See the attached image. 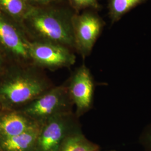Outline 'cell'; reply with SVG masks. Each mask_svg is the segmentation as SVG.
Masks as SVG:
<instances>
[{"label": "cell", "instance_id": "obj_6", "mask_svg": "<svg viewBox=\"0 0 151 151\" xmlns=\"http://www.w3.org/2000/svg\"><path fill=\"white\" fill-rule=\"evenodd\" d=\"M30 42L22 26L8 17L0 16V45L18 64L32 65Z\"/></svg>", "mask_w": 151, "mask_h": 151}, {"label": "cell", "instance_id": "obj_18", "mask_svg": "<svg viewBox=\"0 0 151 151\" xmlns=\"http://www.w3.org/2000/svg\"><path fill=\"white\" fill-rule=\"evenodd\" d=\"M3 110H4V108H3L2 105V104H1V101H0V111H2Z\"/></svg>", "mask_w": 151, "mask_h": 151}, {"label": "cell", "instance_id": "obj_16", "mask_svg": "<svg viewBox=\"0 0 151 151\" xmlns=\"http://www.w3.org/2000/svg\"><path fill=\"white\" fill-rule=\"evenodd\" d=\"M27 1L34 7L47 6L49 4L58 1L60 0H27Z\"/></svg>", "mask_w": 151, "mask_h": 151}, {"label": "cell", "instance_id": "obj_2", "mask_svg": "<svg viewBox=\"0 0 151 151\" xmlns=\"http://www.w3.org/2000/svg\"><path fill=\"white\" fill-rule=\"evenodd\" d=\"M73 14L61 9L34 7L22 23L30 40L49 42L75 50L72 19Z\"/></svg>", "mask_w": 151, "mask_h": 151}, {"label": "cell", "instance_id": "obj_19", "mask_svg": "<svg viewBox=\"0 0 151 151\" xmlns=\"http://www.w3.org/2000/svg\"><path fill=\"white\" fill-rule=\"evenodd\" d=\"M2 12H1V11H0V16H1V15H2Z\"/></svg>", "mask_w": 151, "mask_h": 151}, {"label": "cell", "instance_id": "obj_5", "mask_svg": "<svg viewBox=\"0 0 151 151\" xmlns=\"http://www.w3.org/2000/svg\"><path fill=\"white\" fill-rule=\"evenodd\" d=\"M30 56L32 65L43 69L55 70L70 67L76 62L71 49L59 44L30 40Z\"/></svg>", "mask_w": 151, "mask_h": 151}, {"label": "cell", "instance_id": "obj_15", "mask_svg": "<svg viewBox=\"0 0 151 151\" xmlns=\"http://www.w3.org/2000/svg\"><path fill=\"white\" fill-rule=\"evenodd\" d=\"M138 142L145 151H151V123L142 130L138 138Z\"/></svg>", "mask_w": 151, "mask_h": 151}, {"label": "cell", "instance_id": "obj_7", "mask_svg": "<svg viewBox=\"0 0 151 151\" xmlns=\"http://www.w3.org/2000/svg\"><path fill=\"white\" fill-rule=\"evenodd\" d=\"M75 50L85 58L92 49L104 27V22L96 14L85 11L73 14L72 19Z\"/></svg>", "mask_w": 151, "mask_h": 151}, {"label": "cell", "instance_id": "obj_9", "mask_svg": "<svg viewBox=\"0 0 151 151\" xmlns=\"http://www.w3.org/2000/svg\"><path fill=\"white\" fill-rule=\"evenodd\" d=\"M41 125L20 110L0 111V139L19 135Z\"/></svg>", "mask_w": 151, "mask_h": 151}, {"label": "cell", "instance_id": "obj_10", "mask_svg": "<svg viewBox=\"0 0 151 151\" xmlns=\"http://www.w3.org/2000/svg\"><path fill=\"white\" fill-rule=\"evenodd\" d=\"M40 127L19 135L0 139V151H34Z\"/></svg>", "mask_w": 151, "mask_h": 151}, {"label": "cell", "instance_id": "obj_20", "mask_svg": "<svg viewBox=\"0 0 151 151\" xmlns=\"http://www.w3.org/2000/svg\"></svg>", "mask_w": 151, "mask_h": 151}, {"label": "cell", "instance_id": "obj_11", "mask_svg": "<svg viewBox=\"0 0 151 151\" xmlns=\"http://www.w3.org/2000/svg\"><path fill=\"white\" fill-rule=\"evenodd\" d=\"M34 6L27 0H0V11L22 26Z\"/></svg>", "mask_w": 151, "mask_h": 151}, {"label": "cell", "instance_id": "obj_17", "mask_svg": "<svg viewBox=\"0 0 151 151\" xmlns=\"http://www.w3.org/2000/svg\"><path fill=\"white\" fill-rule=\"evenodd\" d=\"M2 58L1 55L0 54V73L2 70Z\"/></svg>", "mask_w": 151, "mask_h": 151}, {"label": "cell", "instance_id": "obj_8", "mask_svg": "<svg viewBox=\"0 0 151 151\" xmlns=\"http://www.w3.org/2000/svg\"><path fill=\"white\" fill-rule=\"evenodd\" d=\"M67 85L75 113L79 118L93 107L95 84L90 69L82 64L73 73Z\"/></svg>", "mask_w": 151, "mask_h": 151}, {"label": "cell", "instance_id": "obj_13", "mask_svg": "<svg viewBox=\"0 0 151 151\" xmlns=\"http://www.w3.org/2000/svg\"><path fill=\"white\" fill-rule=\"evenodd\" d=\"M146 0H109V15L113 22H116L136 6Z\"/></svg>", "mask_w": 151, "mask_h": 151}, {"label": "cell", "instance_id": "obj_12", "mask_svg": "<svg viewBox=\"0 0 151 151\" xmlns=\"http://www.w3.org/2000/svg\"><path fill=\"white\" fill-rule=\"evenodd\" d=\"M100 148L97 144L88 140L82 133L81 129L68 135L58 151H99Z\"/></svg>", "mask_w": 151, "mask_h": 151}, {"label": "cell", "instance_id": "obj_4", "mask_svg": "<svg viewBox=\"0 0 151 151\" xmlns=\"http://www.w3.org/2000/svg\"><path fill=\"white\" fill-rule=\"evenodd\" d=\"M80 129L78 118L73 112L53 116L42 124L34 151H58L65 138Z\"/></svg>", "mask_w": 151, "mask_h": 151}, {"label": "cell", "instance_id": "obj_3", "mask_svg": "<svg viewBox=\"0 0 151 151\" xmlns=\"http://www.w3.org/2000/svg\"><path fill=\"white\" fill-rule=\"evenodd\" d=\"M73 106L67 82L53 87L19 110L42 125L53 116L73 112Z\"/></svg>", "mask_w": 151, "mask_h": 151}, {"label": "cell", "instance_id": "obj_14", "mask_svg": "<svg viewBox=\"0 0 151 151\" xmlns=\"http://www.w3.org/2000/svg\"><path fill=\"white\" fill-rule=\"evenodd\" d=\"M71 6L77 11L86 9H98L100 7L97 0H69Z\"/></svg>", "mask_w": 151, "mask_h": 151}, {"label": "cell", "instance_id": "obj_1", "mask_svg": "<svg viewBox=\"0 0 151 151\" xmlns=\"http://www.w3.org/2000/svg\"><path fill=\"white\" fill-rule=\"evenodd\" d=\"M41 69L34 65L18 64L6 73L0 81L4 110L21 109L54 86Z\"/></svg>", "mask_w": 151, "mask_h": 151}]
</instances>
